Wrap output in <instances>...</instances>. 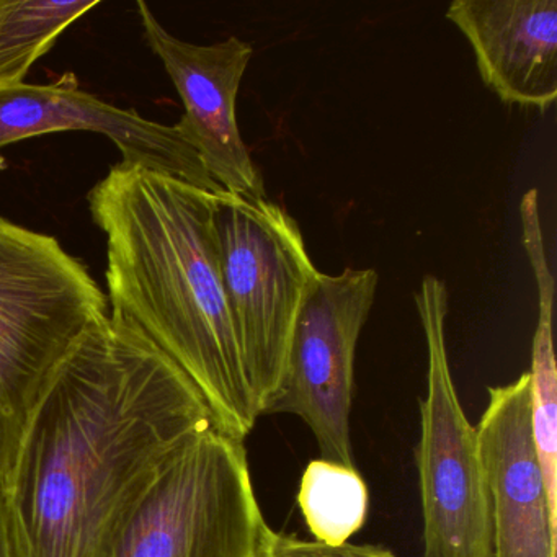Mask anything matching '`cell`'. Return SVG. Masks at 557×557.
Masks as SVG:
<instances>
[{
  "instance_id": "6da1fadb",
  "label": "cell",
  "mask_w": 557,
  "mask_h": 557,
  "mask_svg": "<svg viewBox=\"0 0 557 557\" xmlns=\"http://www.w3.org/2000/svg\"><path fill=\"white\" fill-rule=\"evenodd\" d=\"M216 425L190 377L123 315L90 325L54 374L9 482L15 557H109L172 458Z\"/></svg>"
},
{
  "instance_id": "7a4b0ae2",
  "label": "cell",
  "mask_w": 557,
  "mask_h": 557,
  "mask_svg": "<svg viewBox=\"0 0 557 557\" xmlns=\"http://www.w3.org/2000/svg\"><path fill=\"white\" fill-rule=\"evenodd\" d=\"M87 200L107 236L112 314L145 332L190 377L218 429L244 442L260 412L224 295L213 191L120 162Z\"/></svg>"
},
{
  "instance_id": "3957f363",
  "label": "cell",
  "mask_w": 557,
  "mask_h": 557,
  "mask_svg": "<svg viewBox=\"0 0 557 557\" xmlns=\"http://www.w3.org/2000/svg\"><path fill=\"white\" fill-rule=\"evenodd\" d=\"M107 296L60 240L0 216V484L8 488L28 423Z\"/></svg>"
},
{
  "instance_id": "277c9868",
  "label": "cell",
  "mask_w": 557,
  "mask_h": 557,
  "mask_svg": "<svg viewBox=\"0 0 557 557\" xmlns=\"http://www.w3.org/2000/svg\"><path fill=\"white\" fill-rule=\"evenodd\" d=\"M221 278L260 416L282 389L299 312L319 270L299 224L267 197L218 191Z\"/></svg>"
},
{
  "instance_id": "5b68a950",
  "label": "cell",
  "mask_w": 557,
  "mask_h": 557,
  "mask_svg": "<svg viewBox=\"0 0 557 557\" xmlns=\"http://www.w3.org/2000/svg\"><path fill=\"white\" fill-rule=\"evenodd\" d=\"M267 527L243 440L211 425L138 498L109 557H257Z\"/></svg>"
},
{
  "instance_id": "8992f818",
  "label": "cell",
  "mask_w": 557,
  "mask_h": 557,
  "mask_svg": "<svg viewBox=\"0 0 557 557\" xmlns=\"http://www.w3.org/2000/svg\"><path fill=\"white\" fill-rule=\"evenodd\" d=\"M413 299L429 351L416 448L422 557H492L491 504L478 429L459 403L446 350L448 289L443 280L426 275Z\"/></svg>"
},
{
  "instance_id": "52a82bcc",
  "label": "cell",
  "mask_w": 557,
  "mask_h": 557,
  "mask_svg": "<svg viewBox=\"0 0 557 557\" xmlns=\"http://www.w3.org/2000/svg\"><path fill=\"white\" fill-rule=\"evenodd\" d=\"M377 280L373 269L319 272L296 321L282 389L267 410L301 419L321 458L351 468L355 357Z\"/></svg>"
},
{
  "instance_id": "ba28073f",
  "label": "cell",
  "mask_w": 557,
  "mask_h": 557,
  "mask_svg": "<svg viewBox=\"0 0 557 557\" xmlns=\"http://www.w3.org/2000/svg\"><path fill=\"white\" fill-rule=\"evenodd\" d=\"M136 8L146 44L164 64L184 102L185 113L175 128L224 191L267 197L262 174L236 120L237 92L253 57L252 45L237 37L208 47L187 44L169 34L146 2Z\"/></svg>"
},
{
  "instance_id": "9c48e42d",
  "label": "cell",
  "mask_w": 557,
  "mask_h": 557,
  "mask_svg": "<svg viewBox=\"0 0 557 557\" xmlns=\"http://www.w3.org/2000/svg\"><path fill=\"white\" fill-rule=\"evenodd\" d=\"M63 132L100 133L119 148L126 164L182 178L213 194L223 190L175 126L103 102L81 89L74 74L48 86L0 89V148Z\"/></svg>"
},
{
  "instance_id": "30bf717a",
  "label": "cell",
  "mask_w": 557,
  "mask_h": 557,
  "mask_svg": "<svg viewBox=\"0 0 557 557\" xmlns=\"http://www.w3.org/2000/svg\"><path fill=\"white\" fill-rule=\"evenodd\" d=\"M478 429L491 504L492 557H557V518L530 426V377L488 387Z\"/></svg>"
},
{
  "instance_id": "8fae6325",
  "label": "cell",
  "mask_w": 557,
  "mask_h": 557,
  "mask_svg": "<svg viewBox=\"0 0 557 557\" xmlns=\"http://www.w3.org/2000/svg\"><path fill=\"white\" fill-rule=\"evenodd\" d=\"M446 18L474 51L485 86L508 106L546 112L557 97V0H455Z\"/></svg>"
},
{
  "instance_id": "7c38bea8",
  "label": "cell",
  "mask_w": 557,
  "mask_h": 557,
  "mask_svg": "<svg viewBox=\"0 0 557 557\" xmlns=\"http://www.w3.org/2000/svg\"><path fill=\"white\" fill-rule=\"evenodd\" d=\"M523 246L537 286V325L531 351L530 426L534 455L543 475L550 513L557 518V371L553 342V308L556 282L544 250L540 210H520Z\"/></svg>"
},
{
  "instance_id": "4fadbf2b",
  "label": "cell",
  "mask_w": 557,
  "mask_h": 557,
  "mask_svg": "<svg viewBox=\"0 0 557 557\" xmlns=\"http://www.w3.org/2000/svg\"><path fill=\"white\" fill-rule=\"evenodd\" d=\"M97 5V0H0V89L25 84L58 37Z\"/></svg>"
},
{
  "instance_id": "5bb4252c",
  "label": "cell",
  "mask_w": 557,
  "mask_h": 557,
  "mask_svg": "<svg viewBox=\"0 0 557 557\" xmlns=\"http://www.w3.org/2000/svg\"><path fill=\"white\" fill-rule=\"evenodd\" d=\"M298 504L315 541L344 544L367 523L370 492L357 468L319 458L302 472Z\"/></svg>"
},
{
  "instance_id": "9a60e30c",
  "label": "cell",
  "mask_w": 557,
  "mask_h": 557,
  "mask_svg": "<svg viewBox=\"0 0 557 557\" xmlns=\"http://www.w3.org/2000/svg\"><path fill=\"white\" fill-rule=\"evenodd\" d=\"M257 557H396L380 544H329L302 540L296 534L282 533L267 527Z\"/></svg>"
},
{
  "instance_id": "2e32d148",
  "label": "cell",
  "mask_w": 557,
  "mask_h": 557,
  "mask_svg": "<svg viewBox=\"0 0 557 557\" xmlns=\"http://www.w3.org/2000/svg\"><path fill=\"white\" fill-rule=\"evenodd\" d=\"M0 557H15L8 494L2 484H0Z\"/></svg>"
}]
</instances>
